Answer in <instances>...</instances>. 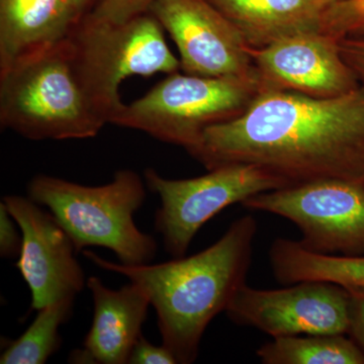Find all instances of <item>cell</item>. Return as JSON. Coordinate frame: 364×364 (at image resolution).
Listing matches in <instances>:
<instances>
[{"instance_id": "1", "label": "cell", "mask_w": 364, "mask_h": 364, "mask_svg": "<svg viewBox=\"0 0 364 364\" xmlns=\"http://www.w3.org/2000/svg\"><path fill=\"white\" fill-rule=\"evenodd\" d=\"M193 157L208 170L257 165L289 186H364V85L335 97L263 91L240 117L208 129Z\"/></svg>"}, {"instance_id": "2", "label": "cell", "mask_w": 364, "mask_h": 364, "mask_svg": "<svg viewBox=\"0 0 364 364\" xmlns=\"http://www.w3.org/2000/svg\"><path fill=\"white\" fill-rule=\"evenodd\" d=\"M257 222L244 215L230 225L215 244L189 257L158 264L124 265L85 250L98 267L140 284L155 309L162 344L177 363H195L205 329L226 312L244 284L252 260Z\"/></svg>"}, {"instance_id": "3", "label": "cell", "mask_w": 364, "mask_h": 364, "mask_svg": "<svg viewBox=\"0 0 364 364\" xmlns=\"http://www.w3.org/2000/svg\"><path fill=\"white\" fill-rule=\"evenodd\" d=\"M111 119L69 38L0 70V124L33 141L93 138Z\"/></svg>"}, {"instance_id": "4", "label": "cell", "mask_w": 364, "mask_h": 364, "mask_svg": "<svg viewBox=\"0 0 364 364\" xmlns=\"http://www.w3.org/2000/svg\"><path fill=\"white\" fill-rule=\"evenodd\" d=\"M146 183L130 169L109 183L86 186L40 174L28 182V196L46 207L65 229L76 252L87 247L112 251L124 265L149 264L156 257L154 237L136 227L134 215L146 200Z\"/></svg>"}, {"instance_id": "5", "label": "cell", "mask_w": 364, "mask_h": 364, "mask_svg": "<svg viewBox=\"0 0 364 364\" xmlns=\"http://www.w3.org/2000/svg\"><path fill=\"white\" fill-rule=\"evenodd\" d=\"M261 92L258 78L205 77L177 71L144 97L123 104L111 124L181 146L193 156L208 129L240 117Z\"/></svg>"}, {"instance_id": "6", "label": "cell", "mask_w": 364, "mask_h": 364, "mask_svg": "<svg viewBox=\"0 0 364 364\" xmlns=\"http://www.w3.org/2000/svg\"><path fill=\"white\" fill-rule=\"evenodd\" d=\"M93 97L111 117L124 102L119 86L132 76L150 77L181 69L164 37V28L150 13L124 23L97 20L90 14L68 36Z\"/></svg>"}, {"instance_id": "7", "label": "cell", "mask_w": 364, "mask_h": 364, "mask_svg": "<svg viewBox=\"0 0 364 364\" xmlns=\"http://www.w3.org/2000/svg\"><path fill=\"white\" fill-rule=\"evenodd\" d=\"M146 186L159 196L161 207L155 229L165 250L173 258L186 256L189 245L205 223L234 203L251 196L289 186L282 177L253 164H228L203 176L169 179L153 168L144 172Z\"/></svg>"}, {"instance_id": "8", "label": "cell", "mask_w": 364, "mask_h": 364, "mask_svg": "<svg viewBox=\"0 0 364 364\" xmlns=\"http://www.w3.org/2000/svg\"><path fill=\"white\" fill-rule=\"evenodd\" d=\"M251 210L279 215L296 225L301 246L325 255H364V186L321 181L251 196Z\"/></svg>"}, {"instance_id": "9", "label": "cell", "mask_w": 364, "mask_h": 364, "mask_svg": "<svg viewBox=\"0 0 364 364\" xmlns=\"http://www.w3.org/2000/svg\"><path fill=\"white\" fill-rule=\"evenodd\" d=\"M294 284L279 289L244 284L228 306V317L272 338L348 333L350 298L346 287L327 282Z\"/></svg>"}, {"instance_id": "10", "label": "cell", "mask_w": 364, "mask_h": 364, "mask_svg": "<svg viewBox=\"0 0 364 364\" xmlns=\"http://www.w3.org/2000/svg\"><path fill=\"white\" fill-rule=\"evenodd\" d=\"M148 13L176 43L184 73L259 79L240 32L208 0H155Z\"/></svg>"}, {"instance_id": "11", "label": "cell", "mask_w": 364, "mask_h": 364, "mask_svg": "<svg viewBox=\"0 0 364 364\" xmlns=\"http://www.w3.org/2000/svg\"><path fill=\"white\" fill-rule=\"evenodd\" d=\"M23 235L16 267L30 287L32 310L76 296L87 279L74 253L73 241L51 212L28 196H6L1 200Z\"/></svg>"}, {"instance_id": "12", "label": "cell", "mask_w": 364, "mask_h": 364, "mask_svg": "<svg viewBox=\"0 0 364 364\" xmlns=\"http://www.w3.org/2000/svg\"><path fill=\"white\" fill-rule=\"evenodd\" d=\"M338 39L321 32L301 33L260 49L249 47L263 91L289 90L335 97L360 86L342 58Z\"/></svg>"}, {"instance_id": "13", "label": "cell", "mask_w": 364, "mask_h": 364, "mask_svg": "<svg viewBox=\"0 0 364 364\" xmlns=\"http://www.w3.org/2000/svg\"><path fill=\"white\" fill-rule=\"evenodd\" d=\"M86 287L93 301V318L83 348L72 352L73 363L126 364L151 306L149 296L140 284H130L114 291L97 277Z\"/></svg>"}, {"instance_id": "14", "label": "cell", "mask_w": 364, "mask_h": 364, "mask_svg": "<svg viewBox=\"0 0 364 364\" xmlns=\"http://www.w3.org/2000/svg\"><path fill=\"white\" fill-rule=\"evenodd\" d=\"M77 23L70 0H0V70L65 40Z\"/></svg>"}, {"instance_id": "15", "label": "cell", "mask_w": 364, "mask_h": 364, "mask_svg": "<svg viewBox=\"0 0 364 364\" xmlns=\"http://www.w3.org/2000/svg\"><path fill=\"white\" fill-rule=\"evenodd\" d=\"M254 49L301 33L321 32L336 0H208Z\"/></svg>"}, {"instance_id": "16", "label": "cell", "mask_w": 364, "mask_h": 364, "mask_svg": "<svg viewBox=\"0 0 364 364\" xmlns=\"http://www.w3.org/2000/svg\"><path fill=\"white\" fill-rule=\"evenodd\" d=\"M270 265L277 282H327L344 287H364V255H325L312 252L299 241L279 238L269 250Z\"/></svg>"}, {"instance_id": "17", "label": "cell", "mask_w": 364, "mask_h": 364, "mask_svg": "<svg viewBox=\"0 0 364 364\" xmlns=\"http://www.w3.org/2000/svg\"><path fill=\"white\" fill-rule=\"evenodd\" d=\"M347 334L279 337L256 354L264 364H364V353Z\"/></svg>"}, {"instance_id": "18", "label": "cell", "mask_w": 364, "mask_h": 364, "mask_svg": "<svg viewBox=\"0 0 364 364\" xmlns=\"http://www.w3.org/2000/svg\"><path fill=\"white\" fill-rule=\"evenodd\" d=\"M74 296L58 299L37 311V317L18 339L6 344L1 364H44L62 346L60 326L73 314Z\"/></svg>"}, {"instance_id": "19", "label": "cell", "mask_w": 364, "mask_h": 364, "mask_svg": "<svg viewBox=\"0 0 364 364\" xmlns=\"http://www.w3.org/2000/svg\"><path fill=\"white\" fill-rule=\"evenodd\" d=\"M155 0H98L91 11L97 20L124 23L135 16L147 14Z\"/></svg>"}, {"instance_id": "20", "label": "cell", "mask_w": 364, "mask_h": 364, "mask_svg": "<svg viewBox=\"0 0 364 364\" xmlns=\"http://www.w3.org/2000/svg\"><path fill=\"white\" fill-rule=\"evenodd\" d=\"M16 222L7 210L0 203V255L4 258L20 257L23 247V235L16 229Z\"/></svg>"}, {"instance_id": "21", "label": "cell", "mask_w": 364, "mask_h": 364, "mask_svg": "<svg viewBox=\"0 0 364 364\" xmlns=\"http://www.w3.org/2000/svg\"><path fill=\"white\" fill-rule=\"evenodd\" d=\"M131 364H176V356L164 345L155 346L141 335L129 358Z\"/></svg>"}, {"instance_id": "22", "label": "cell", "mask_w": 364, "mask_h": 364, "mask_svg": "<svg viewBox=\"0 0 364 364\" xmlns=\"http://www.w3.org/2000/svg\"><path fill=\"white\" fill-rule=\"evenodd\" d=\"M349 298V328L347 335L364 353V287H346Z\"/></svg>"}, {"instance_id": "23", "label": "cell", "mask_w": 364, "mask_h": 364, "mask_svg": "<svg viewBox=\"0 0 364 364\" xmlns=\"http://www.w3.org/2000/svg\"><path fill=\"white\" fill-rule=\"evenodd\" d=\"M338 45L342 58L364 85V38H342Z\"/></svg>"}, {"instance_id": "24", "label": "cell", "mask_w": 364, "mask_h": 364, "mask_svg": "<svg viewBox=\"0 0 364 364\" xmlns=\"http://www.w3.org/2000/svg\"><path fill=\"white\" fill-rule=\"evenodd\" d=\"M70 1L76 20L79 23L85 16L93 11L98 0H70Z\"/></svg>"}, {"instance_id": "25", "label": "cell", "mask_w": 364, "mask_h": 364, "mask_svg": "<svg viewBox=\"0 0 364 364\" xmlns=\"http://www.w3.org/2000/svg\"><path fill=\"white\" fill-rule=\"evenodd\" d=\"M336 1H340V0H336Z\"/></svg>"}]
</instances>
